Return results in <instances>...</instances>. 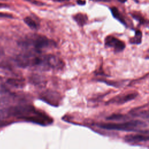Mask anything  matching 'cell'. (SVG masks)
<instances>
[{
  "mask_svg": "<svg viewBox=\"0 0 149 149\" xmlns=\"http://www.w3.org/2000/svg\"><path fill=\"white\" fill-rule=\"evenodd\" d=\"M16 62L22 68L36 67L44 70L60 69L64 66L63 62L55 55H41L31 49L18 55Z\"/></svg>",
  "mask_w": 149,
  "mask_h": 149,
  "instance_id": "cell-1",
  "label": "cell"
},
{
  "mask_svg": "<svg viewBox=\"0 0 149 149\" xmlns=\"http://www.w3.org/2000/svg\"><path fill=\"white\" fill-rule=\"evenodd\" d=\"M14 115L18 118L25 119L42 125H47L52 122V119L47 115L42 112L36 111V109L30 106L17 107L13 109Z\"/></svg>",
  "mask_w": 149,
  "mask_h": 149,
  "instance_id": "cell-2",
  "label": "cell"
},
{
  "mask_svg": "<svg viewBox=\"0 0 149 149\" xmlns=\"http://www.w3.org/2000/svg\"><path fill=\"white\" fill-rule=\"evenodd\" d=\"M96 125L106 130H115L127 132H141L146 133V131H143L142 129L146 127V124L139 120H131L122 123H99Z\"/></svg>",
  "mask_w": 149,
  "mask_h": 149,
  "instance_id": "cell-3",
  "label": "cell"
},
{
  "mask_svg": "<svg viewBox=\"0 0 149 149\" xmlns=\"http://www.w3.org/2000/svg\"><path fill=\"white\" fill-rule=\"evenodd\" d=\"M22 44L28 48L31 47V50L38 53H41L42 50L55 47L56 45L53 40L38 34L30 35L22 42Z\"/></svg>",
  "mask_w": 149,
  "mask_h": 149,
  "instance_id": "cell-4",
  "label": "cell"
},
{
  "mask_svg": "<svg viewBox=\"0 0 149 149\" xmlns=\"http://www.w3.org/2000/svg\"><path fill=\"white\" fill-rule=\"evenodd\" d=\"M105 45L107 47L113 48L116 52L122 51L125 48V44L122 41L112 36H108L105 38Z\"/></svg>",
  "mask_w": 149,
  "mask_h": 149,
  "instance_id": "cell-5",
  "label": "cell"
},
{
  "mask_svg": "<svg viewBox=\"0 0 149 149\" xmlns=\"http://www.w3.org/2000/svg\"><path fill=\"white\" fill-rule=\"evenodd\" d=\"M125 141L130 143H137L147 141L149 140V136L143 134H128L125 137Z\"/></svg>",
  "mask_w": 149,
  "mask_h": 149,
  "instance_id": "cell-6",
  "label": "cell"
},
{
  "mask_svg": "<svg viewBox=\"0 0 149 149\" xmlns=\"http://www.w3.org/2000/svg\"><path fill=\"white\" fill-rule=\"evenodd\" d=\"M137 93H129L127 94L126 95H123L120 97H116L111 100L109 101L111 103H116L118 104H125L128 101H132L134 100L137 96Z\"/></svg>",
  "mask_w": 149,
  "mask_h": 149,
  "instance_id": "cell-7",
  "label": "cell"
},
{
  "mask_svg": "<svg viewBox=\"0 0 149 149\" xmlns=\"http://www.w3.org/2000/svg\"><path fill=\"white\" fill-rule=\"evenodd\" d=\"M73 19L80 26H83L87 22L88 18L87 15L79 13L73 16Z\"/></svg>",
  "mask_w": 149,
  "mask_h": 149,
  "instance_id": "cell-8",
  "label": "cell"
},
{
  "mask_svg": "<svg viewBox=\"0 0 149 149\" xmlns=\"http://www.w3.org/2000/svg\"><path fill=\"white\" fill-rule=\"evenodd\" d=\"M111 13L112 15V16L118 20H119L120 23H122L123 24H126V22L123 17V16L122 15V14L120 13V12L119 11V10L115 8V7H112L111 9Z\"/></svg>",
  "mask_w": 149,
  "mask_h": 149,
  "instance_id": "cell-9",
  "label": "cell"
},
{
  "mask_svg": "<svg viewBox=\"0 0 149 149\" xmlns=\"http://www.w3.org/2000/svg\"><path fill=\"white\" fill-rule=\"evenodd\" d=\"M142 40V33L140 30H136L135 32V34L133 37L130 38V43L132 44H140Z\"/></svg>",
  "mask_w": 149,
  "mask_h": 149,
  "instance_id": "cell-10",
  "label": "cell"
},
{
  "mask_svg": "<svg viewBox=\"0 0 149 149\" xmlns=\"http://www.w3.org/2000/svg\"><path fill=\"white\" fill-rule=\"evenodd\" d=\"M24 22L31 29H34V30L37 29L38 25L36 23V22L31 17H30L29 16L26 17L24 19Z\"/></svg>",
  "mask_w": 149,
  "mask_h": 149,
  "instance_id": "cell-11",
  "label": "cell"
},
{
  "mask_svg": "<svg viewBox=\"0 0 149 149\" xmlns=\"http://www.w3.org/2000/svg\"><path fill=\"white\" fill-rule=\"evenodd\" d=\"M127 118V117H126V116L120 113H113L106 118L107 120H116V121L122 120Z\"/></svg>",
  "mask_w": 149,
  "mask_h": 149,
  "instance_id": "cell-12",
  "label": "cell"
},
{
  "mask_svg": "<svg viewBox=\"0 0 149 149\" xmlns=\"http://www.w3.org/2000/svg\"><path fill=\"white\" fill-rule=\"evenodd\" d=\"M7 83L15 87H20L24 85L23 81L18 79H9L8 80Z\"/></svg>",
  "mask_w": 149,
  "mask_h": 149,
  "instance_id": "cell-13",
  "label": "cell"
},
{
  "mask_svg": "<svg viewBox=\"0 0 149 149\" xmlns=\"http://www.w3.org/2000/svg\"><path fill=\"white\" fill-rule=\"evenodd\" d=\"M133 115H136V116H138L139 117L142 118L144 119H146V120H147L149 122V112L147 111H139L137 112L136 113L134 112L133 113Z\"/></svg>",
  "mask_w": 149,
  "mask_h": 149,
  "instance_id": "cell-14",
  "label": "cell"
},
{
  "mask_svg": "<svg viewBox=\"0 0 149 149\" xmlns=\"http://www.w3.org/2000/svg\"><path fill=\"white\" fill-rule=\"evenodd\" d=\"M0 17H6V18H12L13 16L9 13H1L0 12Z\"/></svg>",
  "mask_w": 149,
  "mask_h": 149,
  "instance_id": "cell-15",
  "label": "cell"
},
{
  "mask_svg": "<svg viewBox=\"0 0 149 149\" xmlns=\"http://www.w3.org/2000/svg\"><path fill=\"white\" fill-rule=\"evenodd\" d=\"M133 17L136 19V20H137L139 22H140V23H143L144 22V19L140 16H139V15H132Z\"/></svg>",
  "mask_w": 149,
  "mask_h": 149,
  "instance_id": "cell-16",
  "label": "cell"
},
{
  "mask_svg": "<svg viewBox=\"0 0 149 149\" xmlns=\"http://www.w3.org/2000/svg\"><path fill=\"white\" fill-rule=\"evenodd\" d=\"M25 1L30 2H31V3H34V4L38 5H44V3H42L41 2H39V1H36V0H25Z\"/></svg>",
  "mask_w": 149,
  "mask_h": 149,
  "instance_id": "cell-17",
  "label": "cell"
},
{
  "mask_svg": "<svg viewBox=\"0 0 149 149\" xmlns=\"http://www.w3.org/2000/svg\"><path fill=\"white\" fill-rule=\"evenodd\" d=\"M76 2L80 5H84L86 3V1L84 0H76Z\"/></svg>",
  "mask_w": 149,
  "mask_h": 149,
  "instance_id": "cell-18",
  "label": "cell"
},
{
  "mask_svg": "<svg viewBox=\"0 0 149 149\" xmlns=\"http://www.w3.org/2000/svg\"><path fill=\"white\" fill-rule=\"evenodd\" d=\"M54 1L55 2H63V1H68V0H52Z\"/></svg>",
  "mask_w": 149,
  "mask_h": 149,
  "instance_id": "cell-19",
  "label": "cell"
},
{
  "mask_svg": "<svg viewBox=\"0 0 149 149\" xmlns=\"http://www.w3.org/2000/svg\"><path fill=\"white\" fill-rule=\"evenodd\" d=\"M119 2H122V3H124V2H125L127 0H118Z\"/></svg>",
  "mask_w": 149,
  "mask_h": 149,
  "instance_id": "cell-20",
  "label": "cell"
},
{
  "mask_svg": "<svg viewBox=\"0 0 149 149\" xmlns=\"http://www.w3.org/2000/svg\"><path fill=\"white\" fill-rule=\"evenodd\" d=\"M3 6H6V5H3V4H2V3H0V7Z\"/></svg>",
  "mask_w": 149,
  "mask_h": 149,
  "instance_id": "cell-21",
  "label": "cell"
},
{
  "mask_svg": "<svg viewBox=\"0 0 149 149\" xmlns=\"http://www.w3.org/2000/svg\"><path fill=\"white\" fill-rule=\"evenodd\" d=\"M93 1H102V0H92Z\"/></svg>",
  "mask_w": 149,
  "mask_h": 149,
  "instance_id": "cell-22",
  "label": "cell"
},
{
  "mask_svg": "<svg viewBox=\"0 0 149 149\" xmlns=\"http://www.w3.org/2000/svg\"><path fill=\"white\" fill-rule=\"evenodd\" d=\"M148 52H149V50H148Z\"/></svg>",
  "mask_w": 149,
  "mask_h": 149,
  "instance_id": "cell-23",
  "label": "cell"
}]
</instances>
